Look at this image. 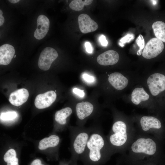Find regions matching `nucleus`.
Segmentation results:
<instances>
[{
	"instance_id": "obj_1",
	"label": "nucleus",
	"mask_w": 165,
	"mask_h": 165,
	"mask_svg": "<svg viewBox=\"0 0 165 165\" xmlns=\"http://www.w3.org/2000/svg\"><path fill=\"white\" fill-rule=\"evenodd\" d=\"M107 141L99 126H93L85 150L80 159L83 165H101L109 155Z\"/></svg>"
},
{
	"instance_id": "obj_2",
	"label": "nucleus",
	"mask_w": 165,
	"mask_h": 165,
	"mask_svg": "<svg viewBox=\"0 0 165 165\" xmlns=\"http://www.w3.org/2000/svg\"><path fill=\"white\" fill-rule=\"evenodd\" d=\"M92 129L79 126L71 127L72 165H77V162L83 154Z\"/></svg>"
},
{
	"instance_id": "obj_3",
	"label": "nucleus",
	"mask_w": 165,
	"mask_h": 165,
	"mask_svg": "<svg viewBox=\"0 0 165 165\" xmlns=\"http://www.w3.org/2000/svg\"><path fill=\"white\" fill-rule=\"evenodd\" d=\"M127 127L123 121L118 120L113 124L111 134L108 137L109 143L112 147H119L123 145L127 138Z\"/></svg>"
},
{
	"instance_id": "obj_4",
	"label": "nucleus",
	"mask_w": 165,
	"mask_h": 165,
	"mask_svg": "<svg viewBox=\"0 0 165 165\" xmlns=\"http://www.w3.org/2000/svg\"><path fill=\"white\" fill-rule=\"evenodd\" d=\"M132 151L137 153H144L153 155L160 152L159 146L157 143L150 138H139L131 146Z\"/></svg>"
},
{
	"instance_id": "obj_5",
	"label": "nucleus",
	"mask_w": 165,
	"mask_h": 165,
	"mask_svg": "<svg viewBox=\"0 0 165 165\" xmlns=\"http://www.w3.org/2000/svg\"><path fill=\"white\" fill-rule=\"evenodd\" d=\"M147 85L151 94L156 97L165 91V75L156 73L150 75L147 81Z\"/></svg>"
},
{
	"instance_id": "obj_6",
	"label": "nucleus",
	"mask_w": 165,
	"mask_h": 165,
	"mask_svg": "<svg viewBox=\"0 0 165 165\" xmlns=\"http://www.w3.org/2000/svg\"><path fill=\"white\" fill-rule=\"evenodd\" d=\"M164 48L163 42L156 38H152L146 44L142 52L145 58L151 59L160 54Z\"/></svg>"
},
{
	"instance_id": "obj_7",
	"label": "nucleus",
	"mask_w": 165,
	"mask_h": 165,
	"mask_svg": "<svg viewBox=\"0 0 165 165\" xmlns=\"http://www.w3.org/2000/svg\"><path fill=\"white\" fill-rule=\"evenodd\" d=\"M58 56V53L54 49L50 47L45 48L41 52L38 58L39 68L43 71L48 70L52 62Z\"/></svg>"
},
{
	"instance_id": "obj_8",
	"label": "nucleus",
	"mask_w": 165,
	"mask_h": 165,
	"mask_svg": "<svg viewBox=\"0 0 165 165\" xmlns=\"http://www.w3.org/2000/svg\"><path fill=\"white\" fill-rule=\"evenodd\" d=\"M94 109L93 105L88 101L78 103L75 106L76 115L79 121L78 126H84L85 120L93 113Z\"/></svg>"
},
{
	"instance_id": "obj_9",
	"label": "nucleus",
	"mask_w": 165,
	"mask_h": 165,
	"mask_svg": "<svg viewBox=\"0 0 165 165\" xmlns=\"http://www.w3.org/2000/svg\"><path fill=\"white\" fill-rule=\"evenodd\" d=\"M140 123L144 131H147L150 129H154L159 131L164 136L165 127L160 120L157 118L152 116H143L141 118Z\"/></svg>"
},
{
	"instance_id": "obj_10",
	"label": "nucleus",
	"mask_w": 165,
	"mask_h": 165,
	"mask_svg": "<svg viewBox=\"0 0 165 165\" xmlns=\"http://www.w3.org/2000/svg\"><path fill=\"white\" fill-rule=\"evenodd\" d=\"M57 95L53 90L48 91L37 95L35 101V105L37 108L43 109L50 106L55 101Z\"/></svg>"
},
{
	"instance_id": "obj_11",
	"label": "nucleus",
	"mask_w": 165,
	"mask_h": 165,
	"mask_svg": "<svg viewBox=\"0 0 165 165\" xmlns=\"http://www.w3.org/2000/svg\"><path fill=\"white\" fill-rule=\"evenodd\" d=\"M78 21L80 31L83 33L93 32L98 28L97 23L87 14L83 13L80 15Z\"/></svg>"
},
{
	"instance_id": "obj_12",
	"label": "nucleus",
	"mask_w": 165,
	"mask_h": 165,
	"mask_svg": "<svg viewBox=\"0 0 165 165\" xmlns=\"http://www.w3.org/2000/svg\"><path fill=\"white\" fill-rule=\"evenodd\" d=\"M37 28L34 32V35L36 39L40 40L45 36L48 31L50 20L46 16L41 15L37 19Z\"/></svg>"
},
{
	"instance_id": "obj_13",
	"label": "nucleus",
	"mask_w": 165,
	"mask_h": 165,
	"mask_svg": "<svg viewBox=\"0 0 165 165\" xmlns=\"http://www.w3.org/2000/svg\"><path fill=\"white\" fill-rule=\"evenodd\" d=\"M119 59V55L117 52L109 50L99 55L97 58V61L101 65L107 66L116 64Z\"/></svg>"
},
{
	"instance_id": "obj_14",
	"label": "nucleus",
	"mask_w": 165,
	"mask_h": 165,
	"mask_svg": "<svg viewBox=\"0 0 165 165\" xmlns=\"http://www.w3.org/2000/svg\"><path fill=\"white\" fill-rule=\"evenodd\" d=\"M29 97V92L25 88L17 90L10 95L9 100L10 103L15 106H19L25 103Z\"/></svg>"
},
{
	"instance_id": "obj_15",
	"label": "nucleus",
	"mask_w": 165,
	"mask_h": 165,
	"mask_svg": "<svg viewBox=\"0 0 165 165\" xmlns=\"http://www.w3.org/2000/svg\"><path fill=\"white\" fill-rule=\"evenodd\" d=\"M108 81L113 87L118 90L125 89L129 82L128 79L126 77L118 72L110 74L108 78Z\"/></svg>"
},
{
	"instance_id": "obj_16",
	"label": "nucleus",
	"mask_w": 165,
	"mask_h": 165,
	"mask_svg": "<svg viewBox=\"0 0 165 165\" xmlns=\"http://www.w3.org/2000/svg\"><path fill=\"white\" fill-rule=\"evenodd\" d=\"M15 53L14 47L12 45L4 44L0 47V64L7 65L9 64Z\"/></svg>"
},
{
	"instance_id": "obj_17",
	"label": "nucleus",
	"mask_w": 165,
	"mask_h": 165,
	"mask_svg": "<svg viewBox=\"0 0 165 165\" xmlns=\"http://www.w3.org/2000/svg\"><path fill=\"white\" fill-rule=\"evenodd\" d=\"M149 98V95L143 87L135 88L131 94V101L136 105H139L141 102L148 100Z\"/></svg>"
},
{
	"instance_id": "obj_18",
	"label": "nucleus",
	"mask_w": 165,
	"mask_h": 165,
	"mask_svg": "<svg viewBox=\"0 0 165 165\" xmlns=\"http://www.w3.org/2000/svg\"><path fill=\"white\" fill-rule=\"evenodd\" d=\"M60 141V138L58 136L52 135L41 140L39 141L38 148L41 150H43L48 148L55 147L58 146Z\"/></svg>"
},
{
	"instance_id": "obj_19",
	"label": "nucleus",
	"mask_w": 165,
	"mask_h": 165,
	"mask_svg": "<svg viewBox=\"0 0 165 165\" xmlns=\"http://www.w3.org/2000/svg\"><path fill=\"white\" fill-rule=\"evenodd\" d=\"M72 112V109L69 107L57 111L55 115V120L59 125L65 126L67 123V118L71 115Z\"/></svg>"
},
{
	"instance_id": "obj_20",
	"label": "nucleus",
	"mask_w": 165,
	"mask_h": 165,
	"mask_svg": "<svg viewBox=\"0 0 165 165\" xmlns=\"http://www.w3.org/2000/svg\"><path fill=\"white\" fill-rule=\"evenodd\" d=\"M152 27L156 38L165 42V23L157 21L153 24Z\"/></svg>"
},
{
	"instance_id": "obj_21",
	"label": "nucleus",
	"mask_w": 165,
	"mask_h": 165,
	"mask_svg": "<svg viewBox=\"0 0 165 165\" xmlns=\"http://www.w3.org/2000/svg\"><path fill=\"white\" fill-rule=\"evenodd\" d=\"M92 0H74L72 1L70 3L69 6L72 9L79 11L82 10L85 5H89L93 2Z\"/></svg>"
},
{
	"instance_id": "obj_22",
	"label": "nucleus",
	"mask_w": 165,
	"mask_h": 165,
	"mask_svg": "<svg viewBox=\"0 0 165 165\" xmlns=\"http://www.w3.org/2000/svg\"><path fill=\"white\" fill-rule=\"evenodd\" d=\"M17 114L15 111H9L2 113L0 115V119L3 120H11L16 118Z\"/></svg>"
},
{
	"instance_id": "obj_23",
	"label": "nucleus",
	"mask_w": 165,
	"mask_h": 165,
	"mask_svg": "<svg viewBox=\"0 0 165 165\" xmlns=\"http://www.w3.org/2000/svg\"><path fill=\"white\" fill-rule=\"evenodd\" d=\"M137 43L139 47V49L137 52V54L140 55L142 53V50L144 46L145 42L143 38L142 35H140L136 40Z\"/></svg>"
},
{
	"instance_id": "obj_24",
	"label": "nucleus",
	"mask_w": 165,
	"mask_h": 165,
	"mask_svg": "<svg viewBox=\"0 0 165 165\" xmlns=\"http://www.w3.org/2000/svg\"><path fill=\"white\" fill-rule=\"evenodd\" d=\"M16 154L15 151L13 149L9 150L5 154L4 156V160L6 162L8 160L16 157Z\"/></svg>"
},
{
	"instance_id": "obj_25",
	"label": "nucleus",
	"mask_w": 165,
	"mask_h": 165,
	"mask_svg": "<svg viewBox=\"0 0 165 165\" xmlns=\"http://www.w3.org/2000/svg\"><path fill=\"white\" fill-rule=\"evenodd\" d=\"M134 37L132 34H128L123 38H122L120 40L119 44L122 47L124 46V44L126 42H128L134 38Z\"/></svg>"
},
{
	"instance_id": "obj_26",
	"label": "nucleus",
	"mask_w": 165,
	"mask_h": 165,
	"mask_svg": "<svg viewBox=\"0 0 165 165\" xmlns=\"http://www.w3.org/2000/svg\"><path fill=\"white\" fill-rule=\"evenodd\" d=\"M82 77L85 82L89 84L94 82L95 80V78L93 76L86 73L83 74Z\"/></svg>"
},
{
	"instance_id": "obj_27",
	"label": "nucleus",
	"mask_w": 165,
	"mask_h": 165,
	"mask_svg": "<svg viewBox=\"0 0 165 165\" xmlns=\"http://www.w3.org/2000/svg\"><path fill=\"white\" fill-rule=\"evenodd\" d=\"M6 162L7 163V165H19L18 159L16 157L9 159Z\"/></svg>"
},
{
	"instance_id": "obj_28",
	"label": "nucleus",
	"mask_w": 165,
	"mask_h": 165,
	"mask_svg": "<svg viewBox=\"0 0 165 165\" xmlns=\"http://www.w3.org/2000/svg\"><path fill=\"white\" fill-rule=\"evenodd\" d=\"M73 92L81 97L85 96V93L83 90H81L77 88H74L73 90Z\"/></svg>"
},
{
	"instance_id": "obj_29",
	"label": "nucleus",
	"mask_w": 165,
	"mask_h": 165,
	"mask_svg": "<svg viewBox=\"0 0 165 165\" xmlns=\"http://www.w3.org/2000/svg\"><path fill=\"white\" fill-rule=\"evenodd\" d=\"M99 41L101 44L103 46H106L108 44V42L106 39L105 36L102 35L99 38Z\"/></svg>"
},
{
	"instance_id": "obj_30",
	"label": "nucleus",
	"mask_w": 165,
	"mask_h": 165,
	"mask_svg": "<svg viewBox=\"0 0 165 165\" xmlns=\"http://www.w3.org/2000/svg\"><path fill=\"white\" fill-rule=\"evenodd\" d=\"M85 46L87 52L89 53H91L93 52V49L90 43L89 42H86Z\"/></svg>"
},
{
	"instance_id": "obj_31",
	"label": "nucleus",
	"mask_w": 165,
	"mask_h": 165,
	"mask_svg": "<svg viewBox=\"0 0 165 165\" xmlns=\"http://www.w3.org/2000/svg\"><path fill=\"white\" fill-rule=\"evenodd\" d=\"M42 164L40 160L36 159L33 160L30 165H41Z\"/></svg>"
},
{
	"instance_id": "obj_32",
	"label": "nucleus",
	"mask_w": 165,
	"mask_h": 165,
	"mask_svg": "<svg viewBox=\"0 0 165 165\" xmlns=\"http://www.w3.org/2000/svg\"><path fill=\"white\" fill-rule=\"evenodd\" d=\"M4 16L1 15H0V26H1L4 22Z\"/></svg>"
},
{
	"instance_id": "obj_33",
	"label": "nucleus",
	"mask_w": 165,
	"mask_h": 165,
	"mask_svg": "<svg viewBox=\"0 0 165 165\" xmlns=\"http://www.w3.org/2000/svg\"><path fill=\"white\" fill-rule=\"evenodd\" d=\"M9 1L11 3L13 4L19 2V0H9Z\"/></svg>"
},
{
	"instance_id": "obj_34",
	"label": "nucleus",
	"mask_w": 165,
	"mask_h": 165,
	"mask_svg": "<svg viewBox=\"0 0 165 165\" xmlns=\"http://www.w3.org/2000/svg\"><path fill=\"white\" fill-rule=\"evenodd\" d=\"M151 1L152 2V3L153 4H154V5L156 4V0H152Z\"/></svg>"
},
{
	"instance_id": "obj_35",
	"label": "nucleus",
	"mask_w": 165,
	"mask_h": 165,
	"mask_svg": "<svg viewBox=\"0 0 165 165\" xmlns=\"http://www.w3.org/2000/svg\"><path fill=\"white\" fill-rule=\"evenodd\" d=\"M3 14V12L1 10H0V15H2Z\"/></svg>"
},
{
	"instance_id": "obj_36",
	"label": "nucleus",
	"mask_w": 165,
	"mask_h": 165,
	"mask_svg": "<svg viewBox=\"0 0 165 165\" xmlns=\"http://www.w3.org/2000/svg\"><path fill=\"white\" fill-rule=\"evenodd\" d=\"M63 165H68L67 164H63Z\"/></svg>"
},
{
	"instance_id": "obj_37",
	"label": "nucleus",
	"mask_w": 165,
	"mask_h": 165,
	"mask_svg": "<svg viewBox=\"0 0 165 165\" xmlns=\"http://www.w3.org/2000/svg\"><path fill=\"white\" fill-rule=\"evenodd\" d=\"M14 58L16 57V55H14Z\"/></svg>"
},
{
	"instance_id": "obj_38",
	"label": "nucleus",
	"mask_w": 165,
	"mask_h": 165,
	"mask_svg": "<svg viewBox=\"0 0 165 165\" xmlns=\"http://www.w3.org/2000/svg\"><path fill=\"white\" fill-rule=\"evenodd\" d=\"M41 165H44V164H41Z\"/></svg>"
}]
</instances>
